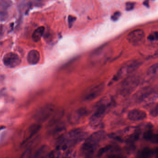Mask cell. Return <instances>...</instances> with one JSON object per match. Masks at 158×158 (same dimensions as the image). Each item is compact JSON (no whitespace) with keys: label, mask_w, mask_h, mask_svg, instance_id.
Returning <instances> with one entry per match:
<instances>
[{"label":"cell","mask_w":158,"mask_h":158,"mask_svg":"<svg viewBox=\"0 0 158 158\" xmlns=\"http://www.w3.org/2000/svg\"><path fill=\"white\" fill-rule=\"evenodd\" d=\"M105 135V131L99 130L93 133L89 136L87 137L81 148L83 153L86 155L92 154Z\"/></svg>","instance_id":"1"},{"label":"cell","mask_w":158,"mask_h":158,"mask_svg":"<svg viewBox=\"0 0 158 158\" xmlns=\"http://www.w3.org/2000/svg\"><path fill=\"white\" fill-rule=\"evenodd\" d=\"M140 65V62L136 60H132L124 64L120 70L113 77L109 83V85H112L115 82L135 71Z\"/></svg>","instance_id":"2"},{"label":"cell","mask_w":158,"mask_h":158,"mask_svg":"<svg viewBox=\"0 0 158 158\" xmlns=\"http://www.w3.org/2000/svg\"><path fill=\"white\" fill-rule=\"evenodd\" d=\"M87 133L80 128L73 129L65 135L62 136L63 138L71 146L81 142L85 139Z\"/></svg>","instance_id":"3"},{"label":"cell","mask_w":158,"mask_h":158,"mask_svg":"<svg viewBox=\"0 0 158 158\" xmlns=\"http://www.w3.org/2000/svg\"><path fill=\"white\" fill-rule=\"evenodd\" d=\"M108 109L101 106L96 105V110L89 119V125L94 128H100L102 125V119Z\"/></svg>","instance_id":"4"},{"label":"cell","mask_w":158,"mask_h":158,"mask_svg":"<svg viewBox=\"0 0 158 158\" xmlns=\"http://www.w3.org/2000/svg\"><path fill=\"white\" fill-rule=\"evenodd\" d=\"M54 111L55 106L53 104H47L37 111L34 115V118L38 123H44L52 115Z\"/></svg>","instance_id":"5"},{"label":"cell","mask_w":158,"mask_h":158,"mask_svg":"<svg viewBox=\"0 0 158 158\" xmlns=\"http://www.w3.org/2000/svg\"><path fill=\"white\" fill-rule=\"evenodd\" d=\"M139 83V79L136 76L127 77L122 84L120 92L124 96H127L133 92Z\"/></svg>","instance_id":"6"},{"label":"cell","mask_w":158,"mask_h":158,"mask_svg":"<svg viewBox=\"0 0 158 158\" xmlns=\"http://www.w3.org/2000/svg\"><path fill=\"white\" fill-rule=\"evenodd\" d=\"M3 62L8 68H13L20 65L22 60L18 54L14 52H9L3 57Z\"/></svg>","instance_id":"7"},{"label":"cell","mask_w":158,"mask_h":158,"mask_svg":"<svg viewBox=\"0 0 158 158\" xmlns=\"http://www.w3.org/2000/svg\"><path fill=\"white\" fill-rule=\"evenodd\" d=\"M145 39V33L141 29H136L130 32L127 36V40L133 45H139Z\"/></svg>","instance_id":"8"},{"label":"cell","mask_w":158,"mask_h":158,"mask_svg":"<svg viewBox=\"0 0 158 158\" xmlns=\"http://www.w3.org/2000/svg\"><path fill=\"white\" fill-rule=\"evenodd\" d=\"M88 113V111L85 108H81L70 114L69 121L72 124H76L80 123Z\"/></svg>","instance_id":"9"},{"label":"cell","mask_w":158,"mask_h":158,"mask_svg":"<svg viewBox=\"0 0 158 158\" xmlns=\"http://www.w3.org/2000/svg\"><path fill=\"white\" fill-rule=\"evenodd\" d=\"M104 89V85L102 83L92 88L86 94L84 98L85 100L89 101L98 98L102 93Z\"/></svg>","instance_id":"10"},{"label":"cell","mask_w":158,"mask_h":158,"mask_svg":"<svg viewBox=\"0 0 158 158\" xmlns=\"http://www.w3.org/2000/svg\"><path fill=\"white\" fill-rule=\"evenodd\" d=\"M127 117L129 120L134 122L142 121L147 118V113L142 110L134 109L129 112Z\"/></svg>","instance_id":"11"},{"label":"cell","mask_w":158,"mask_h":158,"mask_svg":"<svg viewBox=\"0 0 158 158\" xmlns=\"http://www.w3.org/2000/svg\"><path fill=\"white\" fill-rule=\"evenodd\" d=\"M40 59V53L36 50H32L28 52L27 61L31 65H35L39 62Z\"/></svg>","instance_id":"12"},{"label":"cell","mask_w":158,"mask_h":158,"mask_svg":"<svg viewBox=\"0 0 158 158\" xmlns=\"http://www.w3.org/2000/svg\"><path fill=\"white\" fill-rule=\"evenodd\" d=\"M53 126H54V127L52 131V135L53 137L59 139L64 135V134L66 130L64 124L59 123L54 125Z\"/></svg>","instance_id":"13"},{"label":"cell","mask_w":158,"mask_h":158,"mask_svg":"<svg viewBox=\"0 0 158 158\" xmlns=\"http://www.w3.org/2000/svg\"><path fill=\"white\" fill-rule=\"evenodd\" d=\"M64 114V110L62 109H60L56 111L55 112L53 113L52 117L48 123V126L49 127H52L54 125L60 123V120L62 118Z\"/></svg>","instance_id":"14"},{"label":"cell","mask_w":158,"mask_h":158,"mask_svg":"<svg viewBox=\"0 0 158 158\" xmlns=\"http://www.w3.org/2000/svg\"><path fill=\"white\" fill-rule=\"evenodd\" d=\"M41 126L39 124H33L31 125L29 128L27 133V137L25 139L24 142L28 141L29 139H31L34 136H35L36 134H37L38 132L41 129Z\"/></svg>","instance_id":"15"},{"label":"cell","mask_w":158,"mask_h":158,"mask_svg":"<svg viewBox=\"0 0 158 158\" xmlns=\"http://www.w3.org/2000/svg\"><path fill=\"white\" fill-rule=\"evenodd\" d=\"M45 29L44 27L41 26L38 27L34 31L32 36V40L34 42H38L40 41L45 32Z\"/></svg>","instance_id":"16"},{"label":"cell","mask_w":158,"mask_h":158,"mask_svg":"<svg viewBox=\"0 0 158 158\" xmlns=\"http://www.w3.org/2000/svg\"><path fill=\"white\" fill-rule=\"evenodd\" d=\"M143 137L146 140L153 143H158V135L154 134L151 130H147L144 132Z\"/></svg>","instance_id":"17"},{"label":"cell","mask_w":158,"mask_h":158,"mask_svg":"<svg viewBox=\"0 0 158 158\" xmlns=\"http://www.w3.org/2000/svg\"><path fill=\"white\" fill-rule=\"evenodd\" d=\"M49 147L44 145L39 149L36 152L35 157V158H42V157H48L50 152Z\"/></svg>","instance_id":"18"},{"label":"cell","mask_w":158,"mask_h":158,"mask_svg":"<svg viewBox=\"0 0 158 158\" xmlns=\"http://www.w3.org/2000/svg\"><path fill=\"white\" fill-rule=\"evenodd\" d=\"M153 150L149 148H145L139 152V157L142 158H150L154 155Z\"/></svg>","instance_id":"19"},{"label":"cell","mask_w":158,"mask_h":158,"mask_svg":"<svg viewBox=\"0 0 158 158\" xmlns=\"http://www.w3.org/2000/svg\"><path fill=\"white\" fill-rule=\"evenodd\" d=\"M158 73V64H155L149 68L147 71V76L150 78H152L157 75Z\"/></svg>","instance_id":"20"},{"label":"cell","mask_w":158,"mask_h":158,"mask_svg":"<svg viewBox=\"0 0 158 158\" xmlns=\"http://www.w3.org/2000/svg\"><path fill=\"white\" fill-rule=\"evenodd\" d=\"M112 146H111V145H109V146H106L104 148H102L99 150L98 152V156H102L105 153L109 152L112 149Z\"/></svg>","instance_id":"21"},{"label":"cell","mask_w":158,"mask_h":158,"mask_svg":"<svg viewBox=\"0 0 158 158\" xmlns=\"http://www.w3.org/2000/svg\"><path fill=\"white\" fill-rule=\"evenodd\" d=\"M158 105H156L154 108H152L151 110L150 114L151 116L152 117H156L158 116Z\"/></svg>","instance_id":"22"},{"label":"cell","mask_w":158,"mask_h":158,"mask_svg":"<svg viewBox=\"0 0 158 158\" xmlns=\"http://www.w3.org/2000/svg\"><path fill=\"white\" fill-rule=\"evenodd\" d=\"M148 39L150 41H155L158 40V33L157 32H154L153 34H150L148 37Z\"/></svg>","instance_id":"23"},{"label":"cell","mask_w":158,"mask_h":158,"mask_svg":"<svg viewBox=\"0 0 158 158\" xmlns=\"http://www.w3.org/2000/svg\"><path fill=\"white\" fill-rule=\"evenodd\" d=\"M135 3L132 2H128L126 4V9L127 11H131L135 8Z\"/></svg>","instance_id":"24"},{"label":"cell","mask_w":158,"mask_h":158,"mask_svg":"<svg viewBox=\"0 0 158 158\" xmlns=\"http://www.w3.org/2000/svg\"><path fill=\"white\" fill-rule=\"evenodd\" d=\"M121 13L120 12H115L114 14L112 15L111 19L113 21H117L121 17Z\"/></svg>","instance_id":"25"},{"label":"cell","mask_w":158,"mask_h":158,"mask_svg":"<svg viewBox=\"0 0 158 158\" xmlns=\"http://www.w3.org/2000/svg\"><path fill=\"white\" fill-rule=\"evenodd\" d=\"M31 152H32V151H31L30 149H27V150H26L23 153V154H22V158H29L30 155H31Z\"/></svg>","instance_id":"26"},{"label":"cell","mask_w":158,"mask_h":158,"mask_svg":"<svg viewBox=\"0 0 158 158\" xmlns=\"http://www.w3.org/2000/svg\"><path fill=\"white\" fill-rule=\"evenodd\" d=\"M76 20V18L74 16H72V15H69L68 16V24H69V26L70 27L73 26V23H74L75 21Z\"/></svg>","instance_id":"27"}]
</instances>
